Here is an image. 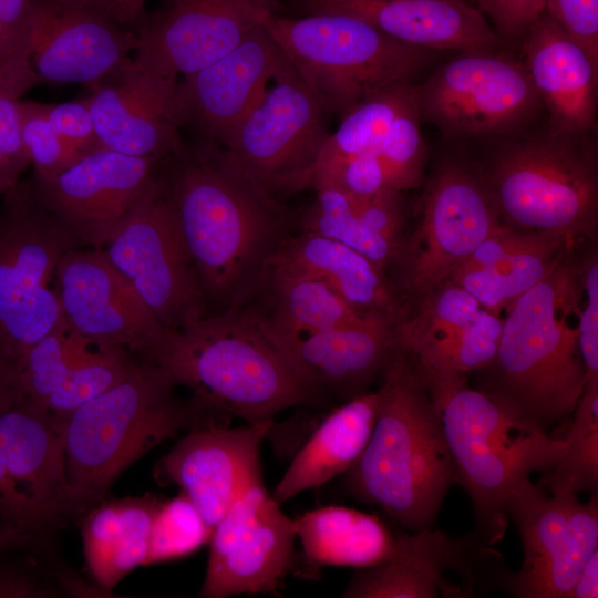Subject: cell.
<instances>
[{
	"mask_svg": "<svg viewBox=\"0 0 598 598\" xmlns=\"http://www.w3.org/2000/svg\"><path fill=\"white\" fill-rule=\"evenodd\" d=\"M543 115L525 127L483 140L472 164L504 225L565 237L589 235L598 216L596 133L554 125Z\"/></svg>",
	"mask_w": 598,
	"mask_h": 598,
	"instance_id": "4",
	"label": "cell"
},
{
	"mask_svg": "<svg viewBox=\"0 0 598 598\" xmlns=\"http://www.w3.org/2000/svg\"><path fill=\"white\" fill-rule=\"evenodd\" d=\"M499 224L472 164L442 163L423 196L420 224L395 259L402 265L403 287L421 297L447 281Z\"/></svg>",
	"mask_w": 598,
	"mask_h": 598,
	"instance_id": "15",
	"label": "cell"
},
{
	"mask_svg": "<svg viewBox=\"0 0 598 598\" xmlns=\"http://www.w3.org/2000/svg\"><path fill=\"white\" fill-rule=\"evenodd\" d=\"M305 212L302 231L341 243L385 268L396 259L401 246L375 231L362 215V197L336 188L318 189Z\"/></svg>",
	"mask_w": 598,
	"mask_h": 598,
	"instance_id": "35",
	"label": "cell"
},
{
	"mask_svg": "<svg viewBox=\"0 0 598 598\" xmlns=\"http://www.w3.org/2000/svg\"><path fill=\"white\" fill-rule=\"evenodd\" d=\"M161 503L147 494L105 501L87 513L82 524L83 551L102 590L113 589L133 569L144 566Z\"/></svg>",
	"mask_w": 598,
	"mask_h": 598,
	"instance_id": "30",
	"label": "cell"
},
{
	"mask_svg": "<svg viewBox=\"0 0 598 598\" xmlns=\"http://www.w3.org/2000/svg\"><path fill=\"white\" fill-rule=\"evenodd\" d=\"M30 164L21 138L18 99L0 86V194L19 183Z\"/></svg>",
	"mask_w": 598,
	"mask_h": 598,
	"instance_id": "46",
	"label": "cell"
},
{
	"mask_svg": "<svg viewBox=\"0 0 598 598\" xmlns=\"http://www.w3.org/2000/svg\"><path fill=\"white\" fill-rule=\"evenodd\" d=\"M0 550V598H44L59 595L56 582L32 558L8 556Z\"/></svg>",
	"mask_w": 598,
	"mask_h": 598,
	"instance_id": "47",
	"label": "cell"
},
{
	"mask_svg": "<svg viewBox=\"0 0 598 598\" xmlns=\"http://www.w3.org/2000/svg\"><path fill=\"white\" fill-rule=\"evenodd\" d=\"M506 567L502 555L473 532L451 537L441 530L396 532V549L386 561L358 569L342 596L348 598H464L453 573L473 590L497 587Z\"/></svg>",
	"mask_w": 598,
	"mask_h": 598,
	"instance_id": "17",
	"label": "cell"
},
{
	"mask_svg": "<svg viewBox=\"0 0 598 598\" xmlns=\"http://www.w3.org/2000/svg\"><path fill=\"white\" fill-rule=\"evenodd\" d=\"M502 328L503 320L496 313L482 308L473 320L458 331L408 353L424 382L467 375L493 361Z\"/></svg>",
	"mask_w": 598,
	"mask_h": 598,
	"instance_id": "36",
	"label": "cell"
},
{
	"mask_svg": "<svg viewBox=\"0 0 598 598\" xmlns=\"http://www.w3.org/2000/svg\"><path fill=\"white\" fill-rule=\"evenodd\" d=\"M415 89L422 121L455 142L506 135L545 112L522 60L495 50L460 52Z\"/></svg>",
	"mask_w": 598,
	"mask_h": 598,
	"instance_id": "10",
	"label": "cell"
},
{
	"mask_svg": "<svg viewBox=\"0 0 598 598\" xmlns=\"http://www.w3.org/2000/svg\"><path fill=\"white\" fill-rule=\"evenodd\" d=\"M42 107L55 132L79 151L86 154L103 148L84 99L61 104L42 103Z\"/></svg>",
	"mask_w": 598,
	"mask_h": 598,
	"instance_id": "50",
	"label": "cell"
},
{
	"mask_svg": "<svg viewBox=\"0 0 598 598\" xmlns=\"http://www.w3.org/2000/svg\"><path fill=\"white\" fill-rule=\"evenodd\" d=\"M420 298L414 313L396 323L398 346L409 353L458 331L482 309L472 295L450 280Z\"/></svg>",
	"mask_w": 598,
	"mask_h": 598,
	"instance_id": "39",
	"label": "cell"
},
{
	"mask_svg": "<svg viewBox=\"0 0 598 598\" xmlns=\"http://www.w3.org/2000/svg\"><path fill=\"white\" fill-rule=\"evenodd\" d=\"M398 321L385 312L367 311L351 323L316 332L279 334L261 329L313 394L348 401L367 392L398 348Z\"/></svg>",
	"mask_w": 598,
	"mask_h": 598,
	"instance_id": "24",
	"label": "cell"
},
{
	"mask_svg": "<svg viewBox=\"0 0 598 598\" xmlns=\"http://www.w3.org/2000/svg\"><path fill=\"white\" fill-rule=\"evenodd\" d=\"M378 416L346 487L408 532L432 528L455 483L439 414L411 357L399 346L381 371Z\"/></svg>",
	"mask_w": 598,
	"mask_h": 598,
	"instance_id": "2",
	"label": "cell"
},
{
	"mask_svg": "<svg viewBox=\"0 0 598 598\" xmlns=\"http://www.w3.org/2000/svg\"><path fill=\"white\" fill-rule=\"evenodd\" d=\"M152 362L229 417L257 424L321 400L306 388L250 310L230 308L167 331Z\"/></svg>",
	"mask_w": 598,
	"mask_h": 598,
	"instance_id": "7",
	"label": "cell"
},
{
	"mask_svg": "<svg viewBox=\"0 0 598 598\" xmlns=\"http://www.w3.org/2000/svg\"><path fill=\"white\" fill-rule=\"evenodd\" d=\"M424 384L440 417L455 482L472 501L474 532L494 546L507 530L508 496L532 473L551 470L563 458L567 441L549 435L497 398L471 388L467 375Z\"/></svg>",
	"mask_w": 598,
	"mask_h": 598,
	"instance_id": "6",
	"label": "cell"
},
{
	"mask_svg": "<svg viewBox=\"0 0 598 598\" xmlns=\"http://www.w3.org/2000/svg\"><path fill=\"white\" fill-rule=\"evenodd\" d=\"M586 305L579 310L578 344L587 380L598 381V261L590 256L581 267Z\"/></svg>",
	"mask_w": 598,
	"mask_h": 598,
	"instance_id": "48",
	"label": "cell"
},
{
	"mask_svg": "<svg viewBox=\"0 0 598 598\" xmlns=\"http://www.w3.org/2000/svg\"><path fill=\"white\" fill-rule=\"evenodd\" d=\"M0 206V358L14 362L61 317L56 268L74 235L39 200L32 182L3 193Z\"/></svg>",
	"mask_w": 598,
	"mask_h": 598,
	"instance_id": "9",
	"label": "cell"
},
{
	"mask_svg": "<svg viewBox=\"0 0 598 598\" xmlns=\"http://www.w3.org/2000/svg\"><path fill=\"white\" fill-rule=\"evenodd\" d=\"M102 250L167 331L184 329L207 316L199 279L159 171Z\"/></svg>",
	"mask_w": 598,
	"mask_h": 598,
	"instance_id": "12",
	"label": "cell"
},
{
	"mask_svg": "<svg viewBox=\"0 0 598 598\" xmlns=\"http://www.w3.org/2000/svg\"><path fill=\"white\" fill-rule=\"evenodd\" d=\"M277 0H165L135 34L133 59L164 78L200 71L231 52Z\"/></svg>",
	"mask_w": 598,
	"mask_h": 598,
	"instance_id": "18",
	"label": "cell"
},
{
	"mask_svg": "<svg viewBox=\"0 0 598 598\" xmlns=\"http://www.w3.org/2000/svg\"><path fill=\"white\" fill-rule=\"evenodd\" d=\"M421 123L416 99L393 120L378 153L400 193L415 187L423 175L425 144Z\"/></svg>",
	"mask_w": 598,
	"mask_h": 598,
	"instance_id": "43",
	"label": "cell"
},
{
	"mask_svg": "<svg viewBox=\"0 0 598 598\" xmlns=\"http://www.w3.org/2000/svg\"><path fill=\"white\" fill-rule=\"evenodd\" d=\"M563 458L542 477L538 486L550 494H577L598 486V381L587 380L573 412Z\"/></svg>",
	"mask_w": 598,
	"mask_h": 598,
	"instance_id": "38",
	"label": "cell"
},
{
	"mask_svg": "<svg viewBox=\"0 0 598 598\" xmlns=\"http://www.w3.org/2000/svg\"><path fill=\"white\" fill-rule=\"evenodd\" d=\"M581 290V267L563 258L507 308L495 358L478 370L480 390L546 430L573 414L585 390L578 329L568 323Z\"/></svg>",
	"mask_w": 598,
	"mask_h": 598,
	"instance_id": "5",
	"label": "cell"
},
{
	"mask_svg": "<svg viewBox=\"0 0 598 598\" xmlns=\"http://www.w3.org/2000/svg\"><path fill=\"white\" fill-rule=\"evenodd\" d=\"M262 24L326 111L340 118L377 90L414 82L441 52L394 40L344 13L272 11Z\"/></svg>",
	"mask_w": 598,
	"mask_h": 598,
	"instance_id": "8",
	"label": "cell"
},
{
	"mask_svg": "<svg viewBox=\"0 0 598 598\" xmlns=\"http://www.w3.org/2000/svg\"><path fill=\"white\" fill-rule=\"evenodd\" d=\"M290 65L261 23L228 54L185 75L176 94L182 126L196 130L203 141L224 147L257 106L274 81Z\"/></svg>",
	"mask_w": 598,
	"mask_h": 598,
	"instance_id": "21",
	"label": "cell"
},
{
	"mask_svg": "<svg viewBox=\"0 0 598 598\" xmlns=\"http://www.w3.org/2000/svg\"><path fill=\"white\" fill-rule=\"evenodd\" d=\"M295 519L262 481L245 491L213 529L203 598L275 592L295 565Z\"/></svg>",
	"mask_w": 598,
	"mask_h": 598,
	"instance_id": "16",
	"label": "cell"
},
{
	"mask_svg": "<svg viewBox=\"0 0 598 598\" xmlns=\"http://www.w3.org/2000/svg\"><path fill=\"white\" fill-rule=\"evenodd\" d=\"M506 515L522 539L519 570L506 569L497 588L519 598H568L598 547V497L582 503L577 494H546L530 478L506 501Z\"/></svg>",
	"mask_w": 598,
	"mask_h": 598,
	"instance_id": "14",
	"label": "cell"
},
{
	"mask_svg": "<svg viewBox=\"0 0 598 598\" xmlns=\"http://www.w3.org/2000/svg\"><path fill=\"white\" fill-rule=\"evenodd\" d=\"M300 16L344 13L400 42L435 51L495 50L499 37L463 0H286Z\"/></svg>",
	"mask_w": 598,
	"mask_h": 598,
	"instance_id": "26",
	"label": "cell"
},
{
	"mask_svg": "<svg viewBox=\"0 0 598 598\" xmlns=\"http://www.w3.org/2000/svg\"><path fill=\"white\" fill-rule=\"evenodd\" d=\"M573 245L565 237L544 235L492 269L456 270L448 280L472 295L482 308L497 315L543 280Z\"/></svg>",
	"mask_w": 598,
	"mask_h": 598,
	"instance_id": "33",
	"label": "cell"
},
{
	"mask_svg": "<svg viewBox=\"0 0 598 598\" xmlns=\"http://www.w3.org/2000/svg\"><path fill=\"white\" fill-rule=\"evenodd\" d=\"M159 177L196 269L206 308L241 307L260 290L289 237L288 210L231 166L217 145H185Z\"/></svg>",
	"mask_w": 598,
	"mask_h": 598,
	"instance_id": "1",
	"label": "cell"
},
{
	"mask_svg": "<svg viewBox=\"0 0 598 598\" xmlns=\"http://www.w3.org/2000/svg\"><path fill=\"white\" fill-rule=\"evenodd\" d=\"M307 188H336L360 197L399 192L382 159L371 153L315 165Z\"/></svg>",
	"mask_w": 598,
	"mask_h": 598,
	"instance_id": "45",
	"label": "cell"
},
{
	"mask_svg": "<svg viewBox=\"0 0 598 598\" xmlns=\"http://www.w3.org/2000/svg\"><path fill=\"white\" fill-rule=\"evenodd\" d=\"M64 6H86L91 4V0H54Z\"/></svg>",
	"mask_w": 598,
	"mask_h": 598,
	"instance_id": "56",
	"label": "cell"
},
{
	"mask_svg": "<svg viewBox=\"0 0 598 598\" xmlns=\"http://www.w3.org/2000/svg\"><path fill=\"white\" fill-rule=\"evenodd\" d=\"M270 266L321 279L362 312L381 311L401 318L396 290L385 268L336 240L301 231L282 243Z\"/></svg>",
	"mask_w": 598,
	"mask_h": 598,
	"instance_id": "29",
	"label": "cell"
},
{
	"mask_svg": "<svg viewBox=\"0 0 598 598\" xmlns=\"http://www.w3.org/2000/svg\"><path fill=\"white\" fill-rule=\"evenodd\" d=\"M598 597V550L584 565L568 598Z\"/></svg>",
	"mask_w": 598,
	"mask_h": 598,
	"instance_id": "53",
	"label": "cell"
},
{
	"mask_svg": "<svg viewBox=\"0 0 598 598\" xmlns=\"http://www.w3.org/2000/svg\"><path fill=\"white\" fill-rule=\"evenodd\" d=\"M415 85L396 83L363 97L329 134L315 165L367 153L378 155L393 120L416 100Z\"/></svg>",
	"mask_w": 598,
	"mask_h": 598,
	"instance_id": "34",
	"label": "cell"
},
{
	"mask_svg": "<svg viewBox=\"0 0 598 598\" xmlns=\"http://www.w3.org/2000/svg\"><path fill=\"white\" fill-rule=\"evenodd\" d=\"M34 542L27 535L0 524V550L12 548H25Z\"/></svg>",
	"mask_w": 598,
	"mask_h": 598,
	"instance_id": "55",
	"label": "cell"
},
{
	"mask_svg": "<svg viewBox=\"0 0 598 598\" xmlns=\"http://www.w3.org/2000/svg\"><path fill=\"white\" fill-rule=\"evenodd\" d=\"M91 342L75 332L61 315L47 334L12 362L20 398L44 409Z\"/></svg>",
	"mask_w": 598,
	"mask_h": 598,
	"instance_id": "37",
	"label": "cell"
},
{
	"mask_svg": "<svg viewBox=\"0 0 598 598\" xmlns=\"http://www.w3.org/2000/svg\"><path fill=\"white\" fill-rule=\"evenodd\" d=\"M277 1L279 2L280 0H277Z\"/></svg>",
	"mask_w": 598,
	"mask_h": 598,
	"instance_id": "57",
	"label": "cell"
},
{
	"mask_svg": "<svg viewBox=\"0 0 598 598\" xmlns=\"http://www.w3.org/2000/svg\"><path fill=\"white\" fill-rule=\"evenodd\" d=\"M91 4L112 22L136 34L148 14L144 9V0H91Z\"/></svg>",
	"mask_w": 598,
	"mask_h": 598,
	"instance_id": "52",
	"label": "cell"
},
{
	"mask_svg": "<svg viewBox=\"0 0 598 598\" xmlns=\"http://www.w3.org/2000/svg\"><path fill=\"white\" fill-rule=\"evenodd\" d=\"M21 138L34 167V178L55 176L83 155L49 123L42 103L18 100Z\"/></svg>",
	"mask_w": 598,
	"mask_h": 598,
	"instance_id": "44",
	"label": "cell"
},
{
	"mask_svg": "<svg viewBox=\"0 0 598 598\" xmlns=\"http://www.w3.org/2000/svg\"><path fill=\"white\" fill-rule=\"evenodd\" d=\"M522 62L556 126L597 132L598 65L545 9L522 39Z\"/></svg>",
	"mask_w": 598,
	"mask_h": 598,
	"instance_id": "27",
	"label": "cell"
},
{
	"mask_svg": "<svg viewBox=\"0 0 598 598\" xmlns=\"http://www.w3.org/2000/svg\"><path fill=\"white\" fill-rule=\"evenodd\" d=\"M321 102L293 66L281 72L226 146V161L275 197L307 189L329 136Z\"/></svg>",
	"mask_w": 598,
	"mask_h": 598,
	"instance_id": "11",
	"label": "cell"
},
{
	"mask_svg": "<svg viewBox=\"0 0 598 598\" xmlns=\"http://www.w3.org/2000/svg\"><path fill=\"white\" fill-rule=\"evenodd\" d=\"M156 363L137 358L112 388L62 419L66 474L78 512L101 501L117 477L163 441L231 417L196 395L182 399Z\"/></svg>",
	"mask_w": 598,
	"mask_h": 598,
	"instance_id": "3",
	"label": "cell"
},
{
	"mask_svg": "<svg viewBox=\"0 0 598 598\" xmlns=\"http://www.w3.org/2000/svg\"><path fill=\"white\" fill-rule=\"evenodd\" d=\"M30 0H0V86L14 99L42 83L30 61Z\"/></svg>",
	"mask_w": 598,
	"mask_h": 598,
	"instance_id": "42",
	"label": "cell"
},
{
	"mask_svg": "<svg viewBox=\"0 0 598 598\" xmlns=\"http://www.w3.org/2000/svg\"><path fill=\"white\" fill-rule=\"evenodd\" d=\"M545 9L598 65V0H547Z\"/></svg>",
	"mask_w": 598,
	"mask_h": 598,
	"instance_id": "49",
	"label": "cell"
},
{
	"mask_svg": "<svg viewBox=\"0 0 598 598\" xmlns=\"http://www.w3.org/2000/svg\"><path fill=\"white\" fill-rule=\"evenodd\" d=\"M498 37L520 40L532 22L545 10L547 0H475Z\"/></svg>",
	"mask_w": 598,
	"mask_h": 598,
	"instance_id": "51",
	"label": "cell"
},
{
	"mask_svg": "<svg viewBox=\"0 0 598 598\" xmlns=\"http://www.w3.org/2000/svg\"><path fill=\"white\" fill-rule=\"evenodd\" d=\"M274 427L275 421H267L185 432L161 460L158 474L178 485L214 529L231 504L262 481L260 447Z\"/></svg>",
	"mask_w": 598,
	"mask_h": 598,
	"instance_id": "22",
	"label": "cell"
},
{
	"mask_svg": "<svg viewBox=\"0 0 598 598\" xmlns=\"http://www.w3.org/2000/svg\"><path fill=\"white\" fill-rule=\"evenodd\" d=\"M297 538L306 560L323 566L357 569L389 560L396 549V532L377 515L330 505L295 518Z\"/></svg>",
	"mask_w": 598,
	"mask_h": 598,
	"instance_id": "31",
	"label": "cell"
},
{
	"mask_svg": "<svg viewBox=\"0 0 598 598\" xmlns=\"http://www.w3.org/2000/svg\"><path fill=\"white\" fill-rule=\"evenodd\" d=\"M61 315L80 336L152 360L167 330L102 249L76 247L56 268Z\"/></svg>",
	"mask_w": 598,
	"mask_h": 598,
	"instance_id": "19",
	"label": "cell"
},
{
	"mask_svg": "<svg viewBox=\"0 0 598 598\" xmlns=\"http://www.w3.org/2000/svg\"><path fill=\"white\" fill-rule=\"evenodd\" d=\"M136 359L122 348L92 341L61 388L49 398L44 409L58 419H64L121 381Z\"/></svg>",
	"mask_w": 598,
	"mask_h": 598,
	"instance_id": "40",
	"label": "cell"
},
{
	"mask_svg": "<svg viewBox=\"0 0 598 598\" xmlns=\"http://www.w3.org/2000/svg\"><path fill=\"white\" fill-rule=\"evenodd\" d=\"M76 513L62 421L19 396L0 412V524L41 544Z\"/></svg>",
	"mask_w": 598,
	"mask_h": 598,
	"instance_id": "13",
	"label": "cell"
},
{
	"mask_svg": "<svg viewBox=\"0 0 598 598\" xmlns=\"http://www.w3.org/2000/svg\"><path fill=\"white\" fill-rule=\"evenodd\" d=\"M267 312L250 310L260 327L279 334H301L351 323L364 312L355 309L319 278L270 266Z\"/></svg>",
	"mask_w": 598,
	"mask_h": 598,
	"instance_id": "32",
	"label": "cell"
},
{
	"mask_svg": "<svg viewBox=\"0 0 598 598\" xmlns=\"http://www.w3.org/2000/svg\"><path fill=\"white\" fill-rule=\"evenodd\" d=\"M213 529L183 492L162 501L151 529L144 566L188 556L209 542Z\"/></svg>",
	"mask_w": 598,
	"mask_h": 598,
	"instance_id": "41",
	"label": "cell"
},
{
	"mask_svg": "<svg viewBox=\"0 0 598 598\" xmlns=\"http://www.w3.org/2000/svg\"><path fill=\"white\" fill-rule=\"evenodd\" d=\"M30 1V61L42 82L89 85L130 58L135 34L92 4Z\"/></svg>",
	"mask_w": 598,
	"mask_h": 598,
	"instance_id": "25",
	"label": "cell"
},
{
	"mask_svg": "<svg viewBox=\"0 0 598 598\" xmlns=\"http://www.w3.org/2000/svg\"><path fill=\"white\" fill-rule=\"evenodd\" d=\"M168 157H137L97 148L62 173L31 182L40 203L82 247L103 249Z\"/></svg>",
	"mask_w": 598,
	"mask_h": 598,
	"instance_id": "20",
	"label": "cell"
},
{
	"mask_svg": "<svg viewBox=\"0 0 598 598\" xmlns=\"http://www.w3.org/2000/svg\"><path fill=\"white\" fill-rule=\"evenodd\" d=\"M378 390L334 408L296 453L272 497L282 504L347 473L362 455L379 411Z\"/></svg>",
	"mask_w": 598,
	"mask_h": 598,
	"instance_id": "28",
	"label": "cell"
},
{
	"mask_svg": "<svg viewBox=\"0 0 598 598\" xmlns=\"http://www.w3.org/2000/svg\"><path fill=\"white\" fill-rule=\"evenodd\" d=\"M18 398L13 364L0 358V412L10 406Z\"/></svg>",
	"mask_w": 598,
	"mask_h": 598,
	"instance_id": "54",
	"label": "cell"
},
{
	"mask_svg": "<svg viewBox=\"0 0 598 598\" xmlns=\"http://www.w3.org/2000/svg\"><path fill=\"white\" fill-rule=\"evenodd\" d=\"M87 86L84 101L103 148L165 157L186 145L179 134L177 78L146 72L128 58Z\"/></svg>",
	"mask_w": 598,
	"mask_h": 598,
	"instance_id": "23",
	"label": "cell"
}]
</instances>
